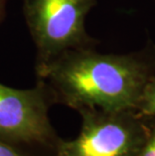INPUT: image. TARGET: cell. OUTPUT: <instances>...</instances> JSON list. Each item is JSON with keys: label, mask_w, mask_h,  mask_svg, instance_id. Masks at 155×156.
Returning <instances> with one entry per match:
<instances>
[{"label": "cell", "mask_w": 155, "mask_h": 156, "mask_svg": "<svg viewBox=\"0 0 155 156\" xmlns=\"http://www.w3.org/2000/svg\"><path fill=\"white\" fill-rule=\"evenodd\" d=\"M35 69L54 104L76 111H136L145 85L155 77V48L125 55L72 48Z\"/></svg>", "instance_id": "1"}, {"label": "cell", "mask_w": 155, "mask_h": 156, "mask_svg": "<svg viewBox=\"0 0 155 156\" xmlns=\"http://www.w3.org/2000/svg\"><path fill=\"white\" fill-rule=\"evenodd\" d=\"M81 131L75 139H60L55 156H136L150 132L151 118L136 111L82 109Z\"/></svg>", "instance_id": "2"}, {"label": "cell", "mask_w": 155, "mask_h": 156, "mask_svg": "<svg viewBox=\"0 0 155 156\" xmlns=\"http://www.w3.org/2000/svg\"><path fill=\"white\" fill-rule=\"evenodd\" d=\"M97 0H24L23 13L37 61L44 64L72 48L91 46L86 18Z\"/></svg>", "instance_id": "3"}, {"label": "cell", "mask_w": 155, "mask_h": 156, "mask_svg": "<svg viewBox=\"0 0 155 156\" xmlns=\"http://www.w3.org/2000/svg\"><path fill=\"white\" fill-rule=\"evenodd\" d=\"M54 104L48 90L15 89L0 83V140L10 145L38 144L55 148L60 141L48 117Z\"/></svg>", "instance_id": "4"}, {"label": "cell", "mask_w": 155, "mask_h": 156, "mask_svg": "<svg viewBox=\"0 0 155 156\" xmlns=\"http://www.w3.org/2000/svg\"><path fill=\"white\" fill-rule=\"evenodd\" d=\"M136 111L143 117H155V77L145 85Z\"/></svg>", "instance_id": "5"}, {"label": "cell", "mask_w": 155, "mask_h": 156, "mask_svg": "<svg viewBox=\"0 0 155 156\" xmlns=\"http://www.w3.org/2000/svg\"><path fill=\"white\" fill-rule=\"evenodd\" d=\"M136 156H155V117L151 118L150 132Z\"/></svg>", "instance_id": "6"}, {"label": "cell", "mask_w": 155, "mask_h": 156, "mask_svg": "<svg viewBox=\"0 0 155 156\" xmlns=\"http://www.w3.org/2000/svg\"><path fill=\"white\" fill-rule=\"evenodd\" d=\"M0 156H23L12 145L0 140Z\"/></svg>", "instance_id": "7"}, {"label": "cell", "mask_w": 155, "mask_h": 156, "mask_svg": "<svg viewBox=\"0 0 155 156\" xmlns=\"http://www.w3.org/2000/svg\"><path fill=\"white\" fill-rule=\"evenodd\" d=\"M5 0H0V16L3 14V9H4Z\"/></svg>", "instance_id": "8"}]
</instances>
